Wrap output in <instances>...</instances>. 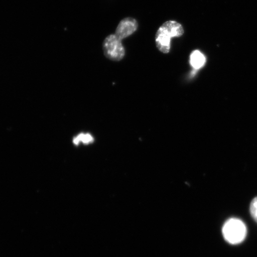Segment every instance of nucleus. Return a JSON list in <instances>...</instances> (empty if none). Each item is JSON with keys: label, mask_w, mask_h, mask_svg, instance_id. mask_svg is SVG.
<instances>
[{"label": "nucleus", "mask_w": 257, "mask_h": 257, "mask_svg": "<svg viewBox=\"0 0 257 257\" xmlns=\"http://www.w3.org/2000/svg\"><path fill=\"white\" fill-rule=\"evenodd\" d=\"M184 34V28L181 24L175 21H167L157 32L156 46L160 52L168 54L171 47V38L181 37Z\"/></svg>", "instance_id": "nucleus-1"}, {"label": "nucleus", "mask_w": 257, "mask_h": 257, "mask_svg": "<svg viewBox=\"0 0 257 257\" xmlns=\"http://www.w3.org/2000/svg\"><path fill=\"white\" fill-rule=\"evenodd\" d=\"M223 235L228 243L236 245L245 239L246 227L242 220L230 218L224 223L222 229Z\"/></svg>", "instance_id": "nucleus-2"}, {"label": "nucleus", "mask_w": 257, "mask_h": 257, "mask_svg": "<svg viewBox=\"0 0 257 257\" xmlns=\"http://www.w3.org/2000/svg\"><path fill=\"white\" fill-rule=\"evenodd\" d=\"M102 50L108 59L119 62L125 56V49L121 40L115 34L109 35L102 43Z\"/></svg>", "instance_id": "nucleus-3"}, {"label": "nucleus", "mask_w": 257, "mask_h": 257, "mask_svg": "<svg viewBox=\"0 0 257 257\" xmlns=\"http://www.w3.org/2000/svg\"><path fill=\"white\" fill-rule=\"evenodd\" d=\"M138 28V24L136 19L124 18L118 24L114 34L122 41L135 33Z\"/></svg>", "instance_id": "nucleus-4"}, {"label": "nucleus", "mask_w": 257, "mask_h": 257, "mask_svg": "<svg viewBox=\"0 0 257 257\" xmlns=\"http://www.w3.org/2000/svg\"><path fill=\"white\" fill-rule=\"evenodd\" d=\"M206 62L204 54L200 51H192L190 55V64L193 68L198 70L202 68Z\"/></svg>", "instance_id": "nucleus-5"}, {"label": "nucleus", "mask_w": 257, "mask_h": 257, "mask_svg": "<svg viewBox=\"0 0 257 257\" xmlns=\"http://www.w3.org/2000/svg\"><path fill=\"white\" fill-rule=\"evenodd\" d=\"M94 141V137L91 134L82 133L74 138L73 143L75 146H78L80 143L88 145L92 143Z\"/></svg>", "instance_id": "nucleus-6"}, {"label": "nucleus", "mask_w": 257, "mask_h": 257, "mask_svg": "<svg viewBox=\"0 0 257 257\" xmlns=\"http://www.w3.org/2000/svg\"><path fill=\"white\" fill-rule=\"evenodd\" d=\"M250 213L257 223V197L253 199L250 205Z\"/></svg>", "instance_id": "nucleus-7"}]
</instances>
